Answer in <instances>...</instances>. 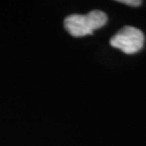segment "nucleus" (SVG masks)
Listing matches in <instances>:
<instances>
[{"label":"nucleus","instance_id":"obj_1","mask_svg":"<svg viewBox=\"0 0 146 146\" xmlns=\"http://www.w3.org/2000/svg\"><path fill=\"white\" fill-rule=\"evenodd\" d=\"M107 22V16L104 12L94 10L88 14H72L64 21L65 29L73 37H84L93 34L94 31L103 27Z\"/></svg>","mask_w":146,"mask_h":146},{"label":"nucleus","instance_id":"obj_2","mask_svg":"<svg viewBox=\"0 0 146 146\" xmlns=\"http://www.w3.org/2000/svg\"><path fill=\"white\" fill-rule=\"evenodd\" d=\"M145 42L144 34L139 28L125 26L110 38V46L125 54H134L141 50Z\"/></svg>","mask_w":146,"mask_h":146},{"label":"nucleus","instance_id":"obj_3","mask_svg":"<svg viewBox=\"0 0 146 146\" xmlns=\"http://www.w3.org/2000/svg\"><path fill=\"white\" fill-rule=\"evenodd\" d=\"M118 2L127 5H132V7H139L142 5V1H140V0H119Z\"/></svg>","mask_w":146,"mask_h":146}]
</instances>
